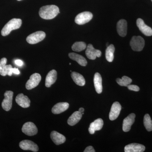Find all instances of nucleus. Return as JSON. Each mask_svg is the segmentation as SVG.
I'll list each match as a JSON object with an SVG mask.
<instances>
[{
    "instance_id": "3",
    "label": "nucleus",
    "mask_w": 152,
    "mask_h": 152,
    "mask_svg": "<svg viewBox=\"0 0 152 152\" xmlns=\"http://www.w3.org/2000/svg\"><path fill=\"white\" fill-rule=\"evenodd\" d=\"M145 40L140 36H134L130 41V45L133 50L141 51L145 46Z\"/></svg>"
},
{
    "instance_id": "13",
    "label": "nucleus",
    "mask_w": 152,
    "mask_h": 152,
    "mask_svg": "<svg viewBox=\"0 0 152 152\" xmlns=\"http://www.w3.org/2000/svg\"><path fill=\"white\" fill-rule=\"evenodd\" d=\"M137 25L140 31L145 35L146 36H151L152 35L151 28L147 26L142 19L139 18L137 20Z\"/></svg>"
},
{
    "instance_id": "37",
    "label": "nucleus",
    "mask_w": 152,
    "mask_h": 152,
    "mask_svg": "<svg viewBox=\"0 0 152 152\" xmlns=\"http://www.w3.org/2000/svg\"><path fill=\"white\" fill-rule=\"evenodd\" d=\"M69 65H71V63H70Z\"/></svg>"
},
{
    "instance_id": "23",
    "label": "nucleus",
    "mask_w": 152,
    "mask_h": 152,
    "mask_svg": "<svg viewBox=\"0 0 152 152\" xmlns=\"http://www.w3.org/2000/svg\"><path fill=\"white\" fill-rule=\"evenodd\" d=\"M69 56L71 59L77 61L80 65L83 66H86L87 65V60L84 57L81 55L77 54L75 53H69Z\"/></svg>"
},
{
    "instance_id": "25",
    "label": "nucleus",
    "mask_w": 152,
    "mask_h": 152,
    "mask_svg": "<svg viewBox=\"0 0 152 152\" xmlns=\"http://www.w3.org/2000/svg\"><path fill=\"white\" fill-rule=\"evenodd\" d=\"M115 47L113 45H110L106 50V58L109 62H112L114 59Z\"/></svg>"
},
{
    "instance_id": "16",
    "label": "nucleus",
    "mask_w": 152,
    "mask_h": 152,
    "mask_svg": "<svg viewBox=\"0 0 152 152\" xmlns=\"http://www.w3.org/2000/svg\"><path fill=\"white\" fill-rule=\"evenodd\" d=\"M117 32L120 36L125 37L127 32V23L126 20H120L118 22L117 25Z\"/></svg>"
},
{
    "instance_id": "9",
    "label": "nucleus",
    "mask_w": 152,
    "mask_h": 152,
    "mask_svg": "<svg viewBox=\"0 0 152 152\" xmlns=\"http://www.w3.org/2000/svg\"><path fill=\"white\" fill-rule=\"evenodd\" d=\"M19 146L22 149L25 151H31L37 152L39 150L37 145L34 142L29 140H24L20 142Z\"/></svg>"
},
{
    "instance_id": "36",
    "label": "nucleus",
    "mask_w": 152,
    "mask_h": 152,
    "mask_svg": "<svg viewBox=\"0 0 152 152\" xmlns=\"http://www.w3.org/2000/svg\"><path fill=\"white\" fill-rule=\"evenodd\" d=\"M109 45H109V43H107V47H108Z\"/></svg>"
},
{
    "instance_id": "1",
    "label": "nucleus",
    "mask_w": 152,
    "mask_h": 152,
    "mask_svg": "<svg viewBox=\"0 0 152 152\" xmlns=\"http://www.w3.org/2000/svg\"><path fill=\"white\" fill-rule=\"evenodd\" d=\"M60 13L59 9L54 5L42 7L39 11L40 17L45 20H51L57 16Z\"/></svg>"
},
{
    "instance_id": "19",
    "label": "nucleus",
    "mask_w": 152,
    "mask_h": 152,
    "mask_svg": "<svg viewBox=\"0 0 152 152\" xmlns=\"http://www.w3.org/2000/svg\"><path fill=\"white\" fill-rule=\"evenodd\" d=\"M57 72L55 70L50 71L46 76L45 80V86L47 88H50L56 81Z\"/></svg>"
},
{
    "instance_id": "33",
    "label": "nucleus",
    "mask_w": 152,
    "mask_h": 152,
    "mask_svg": "<svg viewBox=\"0 0 152 152\" xmlns=\"http://www.w3.org/2000/svg\"><path fill=\"white\" fill-rule=\"evenodd\" d=\"M15 63L17 65L19 66H21L23 64V63L20 60H17L15 61Z\"/></svg>"
},
{
    "instance_id": "15",
    "label": "nucleus",
    "mask_w": 152,
    "mask_h": 152,
    "mask_svg": "<svg viewBox=\"0 0 152 152\" xmlns=\"http://www.w3.org/2000/svg\"><path fill=\"white\" fill-rule=\"evenodd\" d=\"M145 149L143 145L137 143H132L126 146L124 148L125 152H143Z\"/></svg>"
},
{
    "instance_id": "12",
    "label": "nucleus",
    "mask_w": 152,
    "mask_h": 152,
    "mask_svg": "<svg viewBox=\"0 0 152 152\" xmlns=\"http://www.w3.org/2000/svg\"><path fill=\"white\" fill-rule=\"evenodd\" d=\"M135 117V115L132 113L125 118L123 124V130L124 132H128L130 130L132 125L134 122Z\"/></svg>"
},
{
    "instance_id": "26",
    "label": "nucleus",
    "mask_w": 152,
    "mask_h": 152,
    "mask_svg": "<svg viewBox=\"0 0 152 152\" xmlns=\"http://www.w3.org/2000/svg\"><path fill=\"white\" fill-rule=\"evenodd\" d=\"M116 82L118 84L122 86L127 87L129 85H130L131 83L132 82V80L127 77V76H123L122 79L117 78Z\"/></svg>"
},
{
    "instance_id": "2",
    "label": "nucleus",
    "mask_w": 152,
    "mask_h": 152,
    "mask_svg": "<svg viewBox=\"0 0 152 152\" xmlns=\"http://www.w3.org/2000/svg\"><path fill=\"white\" fill-rule=\"evenodd\" d=\"M22 20L20 19L14 18L9 21L1 30V35L3 36L8 35L13 30L18 29L22 25Z\"/></svg>"
},
{
    "instance_id": "31",
    "label": "nucleus",
    "mask_w": 152,
    "mask_h": 152,
    "mask_svg": "<svg viewBox=\"0 0 152 152\" xmlns=\"http://www.w3.org/2000/svg\"><path fill=\"white\" fill-rule=\"evenodd\" d=\"M128 88L131 91H134L137 92L140 91V88L138 86L134 85H129L128 86Z\"/></svg>"
},
{
    "instance_id": "8",
    "label": "nucleus",
    "mask_w": 152,
    "mask_h": 152,
    "mask_svg": "<svg viewBox=\"0 0 152 152\" xmlns=\"http://www.w3.org/2000/svg\"><path fill=\"white\" fill-rule=\"evenodd\" d=\"M22 131L25 134L29 136L35 135L38 132L37 127L34 123L31 122L25 123L22 127Z\"/></svg>"
},
{
    "instance_id": "24",
    "label": "nucleus",
    "mask_w": 152,
    "mask_h": 152,
    "mask_svg": "<svg viewBox=\"0 0 152 152\" xmlns=\"http://www.w3.org/2000/svg\"><path fill=\"white\" fill-rule=\"evenodd\" d=\"M71 77L74 82L80 86H83L86 84V81L83 76L76 72H72Z\"/></svg>"
},
{
    "instance_id": "27",
    "label": "nucleus",
    "mask_w": 152,
    "mask_h": 152,
    "mask_svg": "<svg viewBox=\"0 0 152 152\" xmlns=\"http://www.w3.org/2000/svg\"><path fill=\"white\" fill-rule=\"evenodd\" d=\"M72 48L74 51L81 52L84 50L86 48V44L84 42H76L72 46Z\"/></svg>"
},
{
    "instance_id": "18",
    "label": "nucleus",
    "mask_w": 152,
    "mask_h": 152,
    "mask_svg": "<svg viewBox=\"0 0 152 152\" xmlns=\"http://www.w3.org/2000/svg\"><path fill=\"white\" fill-rule=\"evenodd\" d=\"M52 141L56 145H59L65 142L66 139L64 136L56 131H53L50 134Z\"/></svg>"
},
{
    "instance_id": "14",
    "label": "nucleus",
    "mask_w": 152,
    "mask_h": 152,
    "mask_svg": "<svg viewBox=\"0 0 152 152\" xmlns=\"http://www.w3.org/2000/svg\"><path fill=\"white\" fill-rule=\"evenodd\" d=\"M15 100L17 103L22 107L26 108L30 107L31 101L27 96H25L23 94L18 95Z\"/></svg>"
},
{
    "instance_id": "30",
    "label": "nucleus",
    "mask_w": 152,
    "mask_h": 152,
    "mask_svg": "<svg viewBox=\"0 0 152 152\" xmlns=\"http://www.w3.org/2000/svg\"><path fill=\"white\" fill-rule=\"evenodd\" d=\"M7 63V59L5 58H3L0 61V73L6 65Z\"/></svg>"
},
{
    "instance_id": "34",
    "label": "nucleus",
    "mask_w": 152,
    "mask_h": 152,
    "mask_svg": "<svg viewBox=\"0 0 152 152\" xmlns=\"http://www.w3.org/2000/svg\"><path fill=\"white\" fill-rule=\"evenodd\" d=\"M12 72L13 73L16 74V75H19L20 74V71L16 68H13Z\"/></svg>"
},
{
    "instance_id": "32",
    "label": "nucleus",
    "mask_w": 152,
    "mask_h": 152,
    "mask_svg": "<svg viewBox=\"0 0 152 152\" xmlns=\"http://www.w3.org/2000/svg\"><path fill=\"white\" fill-rule=\"evenodd\" d=\"M84 152H95V150L94 149V148L91 146H90L87 147L86 149L84 151Z\"/></svg>"
},
{
    "instance_id": "28",
    "label": "nucleus",
    "mask_w": 152,
    "mask_h": 152,
    "mask_svg": "<svg viewBox=\"0 0 152 152\" xmlns=\"http://www.w3.org/2000/svg\"><path fill=\"white\" fill-rule=\"evenodd\" d=\"M144 124L147 131H152V120L149 114H146L144 116Z\"/></svg>"
},
{
    "instance_id": "38",
    "label": "nucleus",
    "mask_w": 152,
    "mask_h": 152,
    "mask_svg": "<svg viewBox=\"0 0 152 152\" xmlns=\"http://www.w3.org/2000/svg\"><path fill=\"white\" fill-rule=\"evenodd\" d=\"M18 1H21V0H18Z\"/></svg>"
},
{
    "instance_id": "39",
    "label": "nucleus",
    "mask_w": 152,
    "mask_h": 152,
    "mask_svg": "<svg viewBox=\"0 0 152 152\" xmlns=\"http://www.w3.org/2000/svg\"><path fill=\"white\" fill-rule=\"evenodd\" d=\"M151 1H152V0H151Z\"/></svg>"
},
{
    "instance_id": "11",
    "label": "nucleus",
    "mask_w": 152,
    "mask_h": 152,
    "mask_svg": "<svg viewBox=\"0 0 152 152\" xmlns=\"http://www.w3.org/2000/svg\"><path fill=\"white\" fill-rule=\"evenodd\" d=\"M122 107L119 103L115 102L112 105L110 112L109 114V118L111 121L116 119L119 115Z\"/></svg>"
},
{
    "instance_id": "4",
    "label": "nucleus",
    "mask_w": 152,
    "mask_h": 152,
    "mask_svg": "<svg viewBox=\"0 0 152 152\" xmlns=\"http://www.w3.org/2000/svg\"><path fill=\"white\" fill-rule=\"evenodd\" d=\"M45 37V33L42 31H39L28 36L26 38V41L29 44L33 45L42 41Z\"/></svg>"
},
{
    "instance_id": "10",
    "label": "nucleus",
    "mask_w": 152,
    "mask_h": 152,
    "mask_svg": "<svg viewBox=\"0 0 152 152\" xmlns=\"http://www.w3.org/2000/svg\"><path fill=\"white\" fill-rule=\"evenodd\" d=\"M86 54L88 58L94 60L96 59L97 57H100L102 52L99 50L95 49L91 44H89L87 47Z\"/></svg>"
},
{
    "instance_id": "6",
    "label": "nucleus",
    "mask_w": 152,
    "mask_h": 152,
    "mask_svg": "<svg viewBox=\"0 0 152 152\" xmlns=\"http://www.w3.org/2000/svg\"><path fill=\"white\" fill-rule=\"evenodd\" d=\"M13 94L12 91H7L4 94V99L2 102V107L6 111H9L12 108Z\"/></svg>"
},
{
    "instance_id": "29",
    "label": "nucleus",
    "mask_w": 152,
    "mask_h": 152,
    "mask_svg": "<svg viewBox=\"0 0 152 152\" xmlns=\"http://www.w3.org/2000/svg\"><path fill=\"white\" fill-rule=\"evenodd\" d=\"M12 69V67L11 65H6L1 72L0 74H1V75L3 76H5L7 75L11 76L12 75V74H13Z\"/></svg>"
},
{
    "instance_id": "35",
    "label": "nucleus",
    "mask_w": 152,
    "mask_h": 152,
    "mask_svg": "<svg viewBox=\"0 0 152 152\" xmlns=\"http://www.w3.org/2000/svg\"><path fill=\"white\" fill-rule=\"evenodd\" d=\"M84 111L85 110L83 108H80L79 109L78 111L80 112V113H83L84 112Z\"/></svg>"
},
{
    "instance_id": "21",
    "label": "nucleus",
    "mask_w": 152,
    "mask_h": 152,
    "mask_svg": "<svg viewBox=\"0 0 152 152\" xmlns=\"http://www.w3.org/2000/svg\"><path fill=\"white\" fill-rule=\"evenodd\" d=\"M94 80L96 91L98 94H101L102 92V78L100 74L99 73H96L94 77Z\"/></svg>"
},
{
    "instance_id": "20",
    "label": "nucleus",
    "mask_w": 152,
    "mask_h": 152,
    "mask_svg": "<svg viewBox=\"0 0 152 152\" xmlns=\"http://www.w3.org/2000/svg\"><path fill=\"white\" fill-rule=\"evenodd\" d=\"M69 104L67 102H60L55 105L52 109V112L54 114L61 113L69 107Z\"/></svg>"
},
{
    "instance_id": "17",
    "label": "nucleus",
    "mask_w": 152,
    "mask_h": 152,
    "mask_svg": "<svg viewBox=\"0 0 152 152\" xmlns=\"http://www.w3.org/2000/svg\"><path fill=\"white\" fill-rule=\"evenodd\" d=\"M104 125V122L103 120L101 118H98L95 120L94 121L91 123L88 131L90 134H94L95 132L96 131H99L102 129Z\"/></svg>"
},
{
    "instance_id": "22",
    "label": "nucleus",
    "mask_w": 152,
    "mask_h": 152,
    "mask_svg": "<svg viewBox=\"0 0 152 152\" xmlns=\"http://www.w3.org/2000/svg\"><path fill=\"white\" fill-rule=\"evenodd\" d=\"M82 115H83L82 113H80L79 111L74 112L68 119L67 121L68 124L71 126H75L80 121V120L81 119Z\"/></svg>"
},
{
    "instance_id": "7",
    "label": "nucleus",
    "mask_w": 152,
    "mask_h": 152,
    "mask_svg": "<svg viewBox=\"0 0 152 152\" xmlns=\"http://www.w3.org/2000/svg\"><path fill=\"white\" fill-rule=\"evenodd\" d=\"M41 76L40 74L34 73L30 77L29 80L27 82L26 85V88L31 90L37 86L41 80Z\"/></svg>"
},
{
    "instance_id": "5",
    "label": "nucleus",
    "mask_w": 152,
    "mask_h": 152,
    "mask_svg": "<svg viewBox=\"0 0 152 152\" xmlns=\"http://www.w3.org/2000/svg\"><path fill=\"white\" fill-rule=\"evenodd\" d=\"M93 17V14L90 12H83L76 17L75 22L78 25H84L90 22L92 19Z\"/></svg>"
}]
</instances>
